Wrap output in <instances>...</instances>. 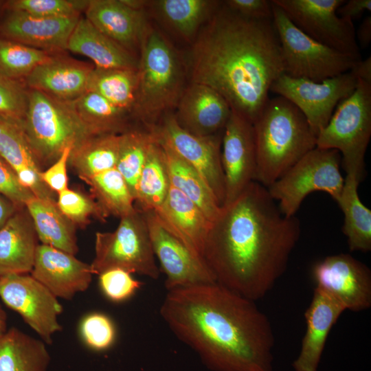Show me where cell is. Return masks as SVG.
I'll use <instances>...</instances> for the list:
<instances>
[{
  "mask_svg": "<svg viewBox=\"0 0 371 371\" xmlns=\"http://www.w3.org/2000/svg\"><path fill=\"white\" fill-rule=\"evenodd\" d=\"M300 232L299 220L283 215L267 188L253 181L212 221L203 258L216 282L256 301L286 270Z\"/></svg>",
  "mask_w": 371,
  "mask_h": 371,
  "instance_id": "6da1fadb",
  "label": "cell"
},
{
  "mask_svg": "<svg viewBox=\"0 0 371 371\" xmlns=\"http://www.w3.org/2000/svg\"><path fill=\"white\" fill-rule=\"evenodd\" d=\"M160 315L213 371H273L275 337L255 301L217 282L168 291Z\"/></svg>",
  "mask_w": 371,
  "mask_h": 371,
  "instance_id": "7a4b0ae2",
  "label": "cell"
},
{
  "mask_svg": "<svg viewBox=\"0 0 371 371\" xmlns=\"http://www.w3.org/2000/svg\"><path fill=\"white\" fill-rule=\"evenodd\" d=\"M187 63L191 82L216 91L252 124L269 99L271 85L284 74L273 20L246 18L224 3L200 33Z\"/></svg>",
  "mask_w": 371,
  "mask_h": 371,
  "instance_id": "3957f363",
  "label": "cell"
},
{
  "mask_svg": "<svg viewBox=\"0 0 371 371\" xmlns=\"http://www.w3.org/2000/svg\"><path fill=\"white\" fill-rule=\"evenodd\" d=\"M255 181L268 188L307 153L317 136L302 111L287 99L269 98L253 123Z\"/></svg>",
  "mask_w": 371,
  "mask_h": 371,
  "instance_id": "277c9868",
  "label": "cell"
},
{
  "mask_svg": "<svg viewBox=\"0 0 371 371\" xmlns=\"http://www.w3.org/2000/svg\"><path fill=\"white\" fill-rule=\"evenodd\" d=\"M141 47L133 113L150 130L164 113L177 106L185 89L183 68L173 47L159 32L148 31Z\"/></svg>",
  "mask_w": 371,
  "mask_h": 371,
  "instance_id": "5b68a950",
  "label": "cell"
},
{
  "mask_svg": "<svg viewBox=\"0 0 371 371\" xmlns=\"http://www.w3.org/2000/svg\"><path fill=\"white\" fill-rule=\"evenodd\" d=\"M21 126L43 170L54 163L65 148H74L93 135L71 102L31 89Z\"/></svg>",
  "mask_w": 371,
  "mask_h": 371,
  "instance_id": "8992f818",
  "label": "cell"
},
{
  "mask_svg": "<svg viewBox=\"0 0 371 371\" xmlns=\"http://www.w3.org/2000/svg\"><path fill=\"white\" fill-rule=\"evenodd\" d=\"M93 274L121 269L153 280L160 276L144 213L137 209L120 218L113 232L95 233Z\"/></svg>",
  "mask_w": 371,
  "mask_h": 371,
  "instance_id": "52a82bcc",
  "label": "cell"
},
{
  "mask_svg": "<svg viewBox=\"0 0 371 371\" xmlns=\"http://www.w3.org/2000/svg\"><path fill=\"white\" fill-rule=\"evenodd\" d=\"M371 136V85L358 79L354 91L341 100L327 125L318 133L316 147L335 149L346 172L361 178Z\"/></svg>",
  "mask_w": 371,
  "mask_h": 371,
  "instance_id": "ba28073f",
  "label": "cell"
},
{
  "mask_svg": "<svg viewBox=\"0 0 371 371\" xmlns=\"http://www.w3.org/2000/svg\"><path fill=\"white\" fill-rule=\"evenodd\" d=\"M341 157L335 149L315 147L267 188L278 201L281 213L294 216L304 199L316 191L326 192L337 201L344 179L340 172Z\"/></svg>",
  "mask_w": 371,
  "mask_h": 371,
  "instance_id": "9c48e42d",
  "label": "cell"
},
{
  "mask_svg": "<svg viewBox=\"0 0 371 371\" xmlns=\"http://www.w3.org/2000/svg\"><path fill=\"white\" fill-rule=\"evenodd\" d=\"M273 23L278 34L284 74L315 82L350 71L361 60L323 45L297 28L271 0Z\"/></svg>",
  "mask_w": 371,
  "mask_h": 371,
  "instance_id": "30bf717a",
  "label": "cell"
},
{
  "mask_svg": "<svg viewBox=\"0 0 371 371\" xmlns=\"http://www.w3.org/2000/svg\"><path fill=\"white\" fill-rule=\"evenodd\" d=\"M357 82L351 71L321 82L283 74L271 85L270 91L294 104L317 136L328 123L335 106L354 91Z\"/></svg>",
  "mask_w": 371,
  "mask_h": 371,
  "instance_id": "8fae6325",
  "label": "cell"
},
{
  "mask_svg": "<svg viewBox=\"0 0 371 371\" xmlns=\"http://www.w3.org/2000/svg\"><path fill=\"white\" fill-rule=\"evenodd\" d=\"M272 1L297 28L315 41L357 60L361 59L353 23L337 14L345 0Z\"/></svg>",
  "mask_w": 371,
  "mask_h": 371,
  "instance_id": "7c38bea8",
  "label": "cell"
},
{
  "mask_svg": "<svg viewBox=\"0 0 371 371\" xmlns=\"http://www.w3.org/2000/svg\"><path fill=\"white\" fill-rule=\"evenodd\" d=\"M151 131L200 174L221 207L225 201V177L221 164L223 131L209 136L192 134L179 126L175 115H165Z\"/></svg>",
  "mask_w": 371,
  "mask_h": 371,
  "instance_id": "4fadbf2b",
  "label": "cell"
},
{
  "mask_svg": "<svg viewBox=\"0 0 371 371\" xmlns=\"http://www.w3.org/2000/svg\"><path fill=\"white\" fill-rule=\"evenodd\" d=\"M0 298L21 315L47 344L62 326L58 321L63 306L58 298L30 273L0 276Z\"/></svg>",
  "mask_w": 371,
  "mask_h": 371,
  "instance_id": "5bb4252c",
  "label": "cell"
},
{
  "mask_svg": "<svg viewBox=\"0 0 371 371\" xmlns=\"http://www.w3.org/2000/svg\"><path fill=\"white\" fill-rule=\"evenodd\" d=\"M155 256L166 275L167 291L194 284L216 282L203 258L170 232L153 211L143 212Z\"/></svg>",
  "mask_w": 371,
  "mask_h": 371,
  "instance_id": "9a60e30c",
  "label": "cell"
},
{
  "mask_svg": "<svg viewBox=\"0 0 371 371\" xmlns=\"http://www.w3.org/2000/svg\"><path fill=\"white\" fill-rule=\"evenodd\" d=\"M315 287L328 294L346 310L359 312L371 306V272L347 254L328 256L312 267Z\"/></svg>",
  "mask_w": 371,
  "mask_h": 371,
  "instance_id": "2e32d148",
  "label": "cell"
},
{
  "mask_svg": "<svg viewBox=\"0 0 371 371\" xmlns=\"http://www.w3.org/2000/svg\"><path fill=\"white\" fill-rule=\"evenodd\" d=\"M221 164L225 177L224 206L255 181L256 170L253 124L233 110L223 129Z\"/></svg>",
  "mask_w": 371,
  "mask_h": 371,
  "instance_id": "e0dca14e",
  "label": "cell"
},
{
  "mask_svg": "<svg viewBox=\"0 0 371 371\" xmlns=\"http://www.w3.org/2000/svg\"><path fill=\"white\" fill-rule=\"evenodd\" d=\"M30 275L57 298L69 300L89 288L93 274L91 265L74 255L39 244Z\"/></svg>",
  "mask_w": 371,
  "mask_h": 371,
  "instance_id": "ac0fdd59",
  "label": "cell"
},
{
  "mask_svg": "<svg viewBox=\"0 0 371 371\" xmlns=\"http://www.w3.org/2000/svg\"><path fill=\"white\" fill-rule=\"evenodd\" d=\"M0 23V37L51 54L67 50V43L80 16L45 18L8 10Z\"/></svg>",
  "mask_w": 371,
  "mask_h": 371,
  "instance_id": "d6986e66",
  "label": "cell"
},
{
  "mask_svg": "<svg viewBox=\"0 0 371 371\" xmlns=\"http://www.w3.org/2000/svg\"><path fill=\"white\" fill-rule=\"evenodd\" d=\"M175 115L181 127L199 136L223 131L232 113L227 100L212 88L191 82L184 89Z\"/></svg>",
  "mask_w": 371,
  "mask_h": 371,
  "instance_id": "ffe728a7",
  "label": "cell"
},
{
  "mask_svg": "<svg viewBox=\"0 0 371 371\" xmlns=\"http://www.w3.org/2000/svg\"><path fill=\"white\" fill-rule=\"evenodd\" d=\"M93 67L56 54L36 67L24 79V84L29 89L71 102L87 91L88 80Z\"/></svg>",
  "mask_w": 371,
  "mask_h": 371,
  "instance_id": "44dd1931",
  "label": "cell"
},
{
  "mask_svg": "<svg viewBox=\"0 0 371 371\" xmlns=\"http://www.w3.org/2000/svg\"><path fill=\"white\" fill-rule=\"evenodd\" d=\"M345 311L337 300L315 288L304 313L306 328L300 353L292 364L295 371H318L330 331Z\"/></svg>",
  "mask_w": 371,
  "mask_h": 371,
  "instance_id": "7402d4cb",
  "label": "cell"
},
{
  "mask_svg": "<svg viewBox=\"0 0 371 371\" xmlns=\"http://www.w3.org/2000/svg\"><path fill=\"white\" fill-rule=\"evenodd\" d=\"M85 14L94 27L130 52L142 45L148 32L143 10L133 9L122 0H91Z\"/></svg>",
  "mask_w": 371,
  "mask_h": 371,
  "instance_id": "603a6c76",
  "label": "cell"
},
{
  "mask_svg": "<svg viewBox=\"0 0 371 371\" xmlns=\"http://www.w3.org/2000/svg\"><path fill=\"white\" fill-rule=\"evenodd\" d=\"M0 154L19 183L34 196L56 201L55 193L42 181L43 170L20 124L0 118Z\"/></svg>",
  "mask_w": 371,
  "mask_h": 371,
  "instance_id": "cb8c5ba5",
  "label": "cell"
},
{
  "mask_svg": "<svg viewBox=\"0 0 371 371\" xmlns=\"http://www.w3.org/2000/svg\"><path fill=\"white\" fill-rule=\"evenodd\" d=\"M38 245L27 210L19 209L0 229V276L30 273Z\"/></svg>",
  "mask_w": 371,
  "mask_h": 371,
  "instance_id": "d4e9b609",
  "label": "cell"
},
{
  "mask_svg": "<svg viewBox=\"0 0 371 371\" xmlns=\"http://www.w3.org/2000/svg\"><path fill=\"white\" fill-rule=\"evenodd\" d=\"M153 212L170 232L193 252L203 258L204 245L212 221L191 200L170 186L161 207Z\"/></svg>",
  "mask_w": 371,
  "mask_h": 371,
  "instance_id": "484cf974",
  "label": "cell"
},
{
  "mask_svg": "<svg viewBox=\"0 0 371 371\" xmlns=\"http://www.w3.org/2000/svg\"><path fill=\"white\" fill-rule=\"evenodd\" d=\"M67 50L87 56L101 69H137L131 52L80 17L69 38Z\"/></svg>",
  "mask_w": 371,
  "mask_h": 371,
  "instance_id": "4316f807",
  "label": "cell"
},
{
  "mask_svg": "<svg viewBox=\"0 0 371 371\" xmlns=\"http://www.w3.org/2000/svg\"><path fill=\"white\" fill-rule=\"evenodd\" d=\"M25 207L41 244L74 256L77 254V227L60 211L56 201L33 196Z\"/></svg>",
  "mask_w": 371,
  "mask_h": 371,
  "instance_id": "83f0119b",
  "label": "cell"
},
{
  "mask_svg": "<svg viewBox=\"0 0 371 371\" xmlns=\"http://www.w3.org/2000/svg\"><path fill=\"white\" fill-rule=\"evenodd\" d=\"M362 178L355 172H346L344 186L336 201L344 215L342 231L350 251L371 250V210L365 206L358 194Z\"/></svg>",
  "mask_w": 371,
  "mask_h": 371,
  "instance_id": "f1b7e54d",
  "label": "cell"
},
{
  "mask_svg": "<svg viewBox=\"0 0 371 371\" xmlns=\"http://www.w3.org/2000/svg\"><path fill=\"white\" fill-rule=\"evenodd\" d=\"M45 344L15 327L8 329L0 336V371H47Z\"/></svg>",
  "mask_w": 371,
  "mask_h": 371,
  "instance_id": "f546056e",
  "label": "cell"
},
{
  "mask_svg": "<svg viewBox=\"0 0 371 371\" xmlns=\"http://www.w3.org/2000/svg\"><path fill=\"white\" fill-rule=\"evenodd\" d=\"M157 139L164 150L171 186L191 200L210 221H214L221 207L205 181L196 170Z\"/></svg>",
  "mask_w": 371,
  "mask_h": 371,
  "instance_id": "4dcf8cb0",
  "label": "cell"
},
{
  "mask_svg": "<svg viewBox=\"0 0 371 371\" xmlns=\"http://www.w3.org/2000/svg\"><path fill=\"white\" fill-rule=\"evenodd\" d=\"M154 136L136 188L135 206L142 212L159 210L171 186L164 150Z\"/></svg>",
  "mask_w": 371,
  "mask_h": 371,
  "instance_id": "1f68e13d",
  "label": "cell"
},
{
  "mask_svg": "<svg viewBox=\"0 0 371 371\" xmlns=\"http://www.w3.org/2000/svg\"><path fill=\"white\" fill-rule=\"evenodd\" d=\"M120 134L93 135L74 147L69 164L81 180L115 168Z\"/></svg>",
  "mask_w": 371,
  "mask_h": 371,
  "instance_id": "d6a6232c",
  "label": "cell"
},
{
  "mask_svg": "<svg viewBox=\"0 0 371 371\" xmlns=\"http://www.w3.org/2000/svg\"><path fill=\"white\" fill-rule=\"evenodd\" d=\"M71 103L93 135L121 134L131 128L128 121L129 113L96 93L87 91Z\"/></svg>",
  "mask_w": 371,
  "mask_h": 371,
  "instance_id": "836d02e7",
  "label": "cell"
},
{
  "mask_svg": "<svg viewBox=\"0 0 371 371\" xmlns=\"http://www.w3.org/2000/svg\"><path fill=\"white\" fill-rule=\"evenodd\" d=\"M137 69L94 67L89 75L87 91L102 95L128 113H133L138 85Z\"/></svg>",
  "mask_w": 371,
  "mask_h": 371,
  "instance_id": "e575fe53",
  "label": "cell"
},
{
  "mask_svg": "<svg viewBox=\"0 0 371 371\" xmlns=\"http://www.w3.org/2000/svg\"><path fill=\"white\" fill-rule=\"evenodd\" d=\"M82 181L89 187L91 197L106 218L109 216L121 218L135 210V199L116 168Z\"/></svg>",
  "mask_w": 371,
  "mask_h": 371,
  "instance_id": "d590c367",
  "label": "cell"
},
{
  "mask_svg": "<svg viewBox=\"0 0 371 371\" xmlns=\"http://www.w3.org/2000/svg\"><path fill=\"white\" fill-rule=\"evenodd\" d=\"M221 3L207 0H160L155 5L157 13L174 30L185 37H191Z\"/></svg>",
  "mask_w": 371,
  "mask_h": 371,
  "instance_id": "8d00e7d4",
  "label": "cell"
},
{
  "mask_svg": "<svg viewBox=\"0 0 371 371\" xmlns=\"http://www.w3.org/2000/svg\"><path fill=\"white\" fill-rule=\"evenodd\" d=\"M154 138L153 131L148 129L131 128L120 134L115 168L124 177L135 199L137 181Z\"/></svg>",
  "mask_w": 371,
  "mask_h": 371,
  "instance_id": "74e56055",
  "label": "cell"
},
{
  "mask_svg": "<svg viewBox=\"0 0 371 371\" xmlns=\"http://www.w3.org/2000/svg\"><path fill=\"white\" fill-rule=\"evenodd\" d=\"M54 54L0 37V74L11 79L24 80Z\"/></svg>",
  "mask_w": 371,
  "mask_h": 371,
  "instance_id": "f35d334b",
  "label": "cell"
},
{
  "mask_svg": "<svg viewBox=\"0 0 371 371\" xmlns=\"http://www.w3.org/2000/svg\"><path fill=\"white\" fill-rule=\"evenodd\" d=\"M89 2L85 0H11L4 3L3 8L24 12L37 17L80 16Z\"/></svg>",
  "mask_w": 371,
  "mask_h": 371,
  "instance_id": "ab89813d",
  "label": "cell"
},
{
  "mask_svg": "<svg viewBox=\"0 0 371 371\" xmlns=\"http://www.w3.org/2000/svg\"><path fill=\"white\" fill-rule=\"evenodd\" d=\"M56 205L76 227L85 228L91 216L102 221L106 218L91 196L69 188L57 194Z\"/></svg>",
  "mask_w": 371,
  "mask_h": 371,
  "instance_id": "60d3db41",
  "label": "cell"
},
{
  "mask_svg": "<svg viewBox=\"0 0 371 371\" xmlns=\"http://www.w3.org/2000/svg\"><path fill=\"white\" fill-rule=\"evenodd\" d=\"M28 102L29 89L24 82L0 74V118L21 125Z\"/></svg>",
  "mask_w": 371,
  "mask_h": 371,
  "instance_id": "b9f144b4",
  "label": "cell"
},
{
  "mask_svg": "<svg viewBox=\"0 0 371 371\" xmlns=\"http://www.w3.org/2000/svg\"><path fill=\"white\" fill-rule=\"evenodd\" d=\"M80 333L86 345L98 351L109 348L116 335L112 320L101 313H93L85 317L80 324Z\"/></svg>",
  "mask_w": 371,
  "mask_h": 371,
  "instance_id": "7bdbcfd3",
  "label": "cell"
},
{
  "mask_svg": "<svg viewBox=\"0 0 371 371\" xmlns=\"http://www.w3.org/2000/svg\"><path fill=\"white\" fill-rule=\"evenodd\" d=\"M99 283L104 295L115 302L128 299L142 285L131 273L121 269L104 271L99 275Z\"/></svg>",
  "mask_w": 371,
  "mask_h": 371,
  "instance_id": "ee69618b",
  "label": "cell"
},
{
  "mask_svg": "<svg viewBox=\"0 0 371 371\" xmlns=\"http://www.w3.org/2000/svg\"><path fill=\"white\" fill-rule=\"evenodd\" d=\"M0 193L11 200L19 208L25 207L26 202L34 196L28 190L24 188L0 154Z\"/></svg>",
  "mask_w": 371,
  "mask_h": 371,
  "instance_id": "f6af8a7d",
  "label": "cell"
},
{
  "mask_svg": "<svg viewBox=\"0 0 371 371\" xmlns=\"http://www.w3.org/2000/svg\"><path fill=\"white\" fill-rule=\"evenodd\" d=\"M72 148V147L65 148L54 163L40 173L42 181L56 194L68 188L67 168Z\"/></svg>",
  "mask_w": 371,
  "mask_h": 371,
  "instance_id": "bcb514c9",
  "label": "cell"
},
{
  "mask_svg": "<svg viewBox=\"0 0 371 371\" xmlns=\"http://www.w3.org/2000/svg\"><path fill=\"white\" fill-rule=\"evenodd\" d=\"M224 4L231 10L246 18L256 20L272 19V4L267 0H227Z\"/></svg>",
  "mask_w": 371,
  "mask_h": 371,
  "instance_id": "7dc6e473",
  "label": "cell"
},
{
  "mask_svg": "<svg viewBox=\"0 0 371 371\" xmlns=\"http://www.w3.org/2000/svg\"><path fill=\"white\" fill-rule=\"evenodd\" d=\"M371 0H349L337 10V15L349 22L361 18L365 12H370Z\"/></svg>",
  "mask_w": 371,
  "mask_h": 371,
  "instance_id": "c3c4849f",
  "label": "cell"
},
{
  "mask_svg": "<svg viewBox=\"0 0 371 371\" xmlns=\"http://www.w3.org/2000/svg\"><path fill=\"white\" fill-rule=\"evenodd\" d=\"M19 209L11 200L0 193V229Z\"/></svg>",
  "mask_w": 371,
  "mask_h": 371,
  "instance_id": "681fc988",
  "label": "cell"
},
{
  "mask_svg": "<svg viewBox=\"0 0 371 371\" xmlns=\"http://www.w3.org/2000/svg\"><path fill=\"white\" fill-rule=\"evenodd\" d=\"M355 76L368 84L371 85V57L358 61L350 70Z\"/></svg>",
  "mask_w": 371,
  "mask_h": 371,
  "instance_id": "f907efd6",
  "label": "cell"
},
{
  "mask_svg": "<svg viewBox=\"0 0 371 371\" xmlns=\"http://www.w3.org/2000/svg\"><path fill=\"white\" fill-rule=\"evenodd\" d=\"M361 46L366 48L371 41V15L367 16L361 23L356 34Z\"/></svg>",
  "mask_w": 371,
  "mask_h": 371,
  "instance_id": "816d5d0a",
  "label": "cell"
},
{
  "mask_svg": "<svg viewBox=\"0 0 371 371\" xmlns=\"http://www.w3.org/2000/svg\"><path fill=\"white\" fill-rule=\"evenodd\" d=\"M7 330V315L0 304V336Z\"/></svg>",
  "mask_w": 371,
  "mask_h": 371,
  "instance_id": "f5cc1de1",
  "label": "cell"
},
{
  "mask_svg": "<svg viewBox=\"0 0 371 371\" xmlns=\"http://www.w3.org/2000/svg\"><path fill=\"white\" fill-rule=\"evenodd\" d=\"M3 4H4L3 1H0V8L1 6H3Z\"/></svg>",
  "mask_w": 371,
  "mask_h": 371,
  "instance_id": "db71d44e",
  "label": "cell"
}]
</instances>
